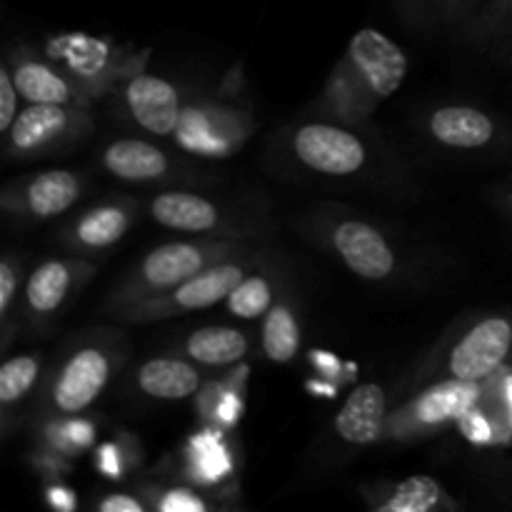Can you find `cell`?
Wrapping results in <instances>:
<instances>
[{
  "label": "cell",
  "instance_id": "1",
  "mask_svg": "<svg viewBox=\"0 0 512 512\" xmlns=\"http://www.w3.org/2000/svg\"><path fill=\"white\" fill-rule=\"evenodd\" d=\"M128 353V338L115 328L85 330L70 340L40 380L35 420L88 413L125 368Z\"/></svg>",
  "mask_w": 512,
  "mask_h": 512
},
{
  "label": "cell",
  "instance_id": "2",
  "mask_svg": "<svg viewBox=\"0 0 512 512\" xmlns=\"http://www.w3.org/2000/svg\"><path fill=\"white\" fill-rule=\"evenodd\" d=\"M255 245H260L258 238H203V235L195 240H173V243L158 245L118 280L100 313L115 318L143 300L178 288L180 283L198 275L208 265L255 248Z\"/></svg>",
  "mask_w": 512,
  "mask_h": 512
},
{
  "label": "cell",
  "instance_id": "3",
  "mask_svg": "<svg viewBox=\"0 0 512 512\" xmlns=\"http://www.w3.org/2000/svg\"><path fill=\"white\" fill-rule=\"evenodd\" d=\"M268 253L270 250H265L263 245H255V248L243 250V253L218 260V263L208 265V268L200 270L198 275L188 278L185 283H180L178 288L123 310V313L115 315V320L133 325L158 323V320L180 318V315L215 308V305L228 300V295L238 288L240 280L250 270L258 268L268 258Z\"/></svg>",
  "mask_w": 512,
  "mask_h": 512
},
{
  "label": "cell",
  "instance_id": "4",
  "mask_svg": "<svg viewBox=\"0 0 512 512\" xmlns=\"http://www.w3.org/2000/svg\"><path fill=\"white\" fill-rule=\"evenodd\" d=\"M93 133L88 105L28 103L5 133V158L38 160L65 155Z\"/></svg>",
  "mask_w": 512,
  "mask_h": 512
},
{
  "label": "cell",
  "instance_id": "5",
  "mask_svg": "<svg viewBox=\"0 0 512 512\" xmlns=\"http://www.w3.org/2000/svg\"><path fill=\"white\" fill-rule=\"evenodd\" d=\"M45 58L65 70L90 98L110 95V90L125 75L143 70L148 53H125L115 48L108 38H95L88 33H60L45 40Z\"/></svg>",
  "mask_w": 512,
  "mask_h": 512
},
{
  "label": "cell",
  "instance_id": "6",
  "mask_svg": "<svg viewBox=\"0 0 512 512\" xmlns=\"http://www.w3.org/2000/svg\"><path fill=\"white\" fill-rule=\"evenodd\" d=\"M253 128L248 110L213 98H190L185 100L173 140L183 153L220 160L238 153Z\"/></svg>",
  "mask_w": 512,
  "mask_h": 512
},
{
  "label": "cell",
  "instance_id": "7",
  "mask_svg": "<svg viewBox=\"0 0 512 512\" xmlns=\"http://www.w3.org/2000/svg\"><path fill=\"white\" fill-rule=\"evenodd\" d=\"M483 398V383L440 378L393 410L388 418V438L395 443L430 438L455 425L460 415Z\"/></svg>",
  "mask_w": 512,
  "mask_h": 512
},
{
  "label": "cell",
  "instance_id": "8",
  "mask_svg": "<svg viewBox=\"0 0 512 512\" xmlns=\"http://www.w3.org/2000/svg\"><path fill=\"white\" fill-rule=\"evenodd\" d=\"M290 158L323 178H355L370 163L365 140L343 123H303L288 138Z\"/></svg>",
  "mask_w": 512,
  "mask_h": 512
},
{
  "label": "cell",
  "instance_id": "9",
  "mask_svg": "<svg viewBox=\"0 0 512 512\" xmlns=\"http://www.w3.org/2000/svg\"><path fill=\"white\" fill-rule=\"evenodd\" d=\"M512 358V315L493 313L465 325L448 345L443 378L485 383L498 375Z\"/></svg>",
  "mask_w": 512,
  "mask_h": 512
},
{
  "label": "cell",
  "instance_id": "10",
  "mask_svg": "<svg viewBox=\"0 0 512 512\" xmlns=\"http://www.w3.org/2000/svg\"><path fill=\"white\" fill-rule=\"evenodd\" d=\"M148 215L160 228L203 238H260V228L240 223V213L190 190H163L148 203Z\"/></svg>",
  "mask_w": 512,
  "mask_h": 512
},
{
  "label": "cell",
  "instance_id": "11",
  "mask_svg": "<svg viewBox=\"0 0 512 512\" xmlns=\"http://www.w3.org/2000/svg\"><path fill=\"white\" fill-rule=\"evenodd\" d=\"M325 245L343 260L345 268L368 283H388L398 278L400 260L388 235L363 218H330L323 225Z\"/></svg>",
  "mask_w": 512,
  "mask_h": 512
},
{
  "label": "cell",
  "instance_id": "12",
  "mask_svg": "<svg viewBox=\"0 0 512 512\" xmlns=\"http://www.w3.org/2000/svg\"><path fill=\"white\" fill-rule=\"evenodd\" d=\"M355 80L365 98L378 108L383 100L398 93L408 75V55L398 43L375 28H363L350 38L348 50L338 60Z\"/></svg>",
  "mask_w": 512,
  "mask_h": 512
},
{
  "label": "cell",
  "instance_id": "13",
  "mask_svg": "<svg viewBox=\"0 0 512 512\" xmlns=\"http://www.w3.org/2000/svg\"><path fill=\"white\" fill-rule=\"evenodd\" d=\"M98 265L83 255L48 258L30 270L23 288V315L30 328H45L53 323L70 300L95 278Z\"/></svg>",
  "mask_w": 512,
  "mask_h": 512
},
{
  "label": "cell",
  "instance_id": "14",
  "mask_svg": "<svg viewBox=\"0 0 512 512\" xmlns=\"http://www.w3.org/2000/svg\"><path fill=\"white\" fill-rule=\"evenodd\" d=\"M110 98L123 118L155 138H173L185 105L183 95L170 80L145 70L125 75L110 90Z\"/></svg>",
  "mask_w": 512,
  "mask_h": 512
},
{
  "label": "cell",
  "instance_id": "15",
  "mask_svg": "<svg viewBox=\"0 0 512 512\" xmlns=\"http://www.w3.org/2000/svg\"><path fill=\"white\" fill-rule=\"evenodd\" d=\"M85 188H88V180L75 170H40V173L10 180L0 195V205L10 218L40 223V220L68 213L83 198Z\"/></svg>",
  "mask_w": 512,
  "mask_h": 512
},
{
  "label": "cell",
  "instance_id": "16",
  "mask_svg": "<svg viewBox=\"0 0 512 512\" xmlns=\"http://www.w3.org/2000/svg\"><path fill=\"white\" fill-rule=\"evenodd\" d=\"M138 213L140 203L135 198H128V195L108 198L75 215L60 230L58 240L73 255H83V258L105 255L130 233L133 223L138 220Z\"/></svg>",
  "mask_w": 512,
  "mask_h": 512
},
{
  "label": "cell",
  "instance_id": "17",
  "mask_svg": "<svg viewBox=\"0 0 512 512\" xmlns=\"http://www.w3.org/2000/svg\"><path fill=\"white\" fill-rule=\"evenodd\" d=\"M100 168L113 178L133 185L173 183L190 180L195 175L185 173V165L175 160L168 150L140 138H118L100 150Z\"/></svg>",
  "mask_w": 512,
  "mask_h": 512
},
{
  "label": "cell",
  "instance_id": "18",
  "mask_svg": "<svg viewBox=\"0 0 512 512\" xmlns=\"http://www.w3.org/2000/svg\"><path fill=\"white\" fill-rule=\"evenodd\" d=\"M5 63L10 65L20 98L25 103L38 105H90L93 98L65 73L60 65L45 58L43 53H33L30 48H18L8 55Z\"/></svg>",
  "mask_w": 512,
  "mask_h": 512
},
{
  "label": "cell",
  "instance_id": "19",
  "mask_svg": "<svg viewBox=\"0 0 512 512\" xmlns=\"http://www.w3.org/2000/svg\"><path fill=\"white\" fill-rule=\"evenodd\" d=\"M388 418V393L378 383H363L345 398L333 430L353 448H370L388 438Z\"/></svg>",
  "mask_w": 512,
  "mask_h": 512
},
{
  "label": "cell",
  "instance_id": "20",
  "mask_svg": "<svg viewBox=\"0 0 512 512\" xmlns=\"http://www.w3.org/2000/svg\"><path fill=\"white\" fill-rule=\"evenodd\" d=\"M235 453L228 443V430L203 425L185 440L183 478L195 488L220 490L235 478Z\"/></svg>",
  "mask_w": 512,
  "mask_h": 512
},
{
  "label": "cell",
  "instance_id": "21",
  "mask_svg": "<svg viewBox=\"0 0 512 512\" xmlns=\"http://www.w3.org/2000/svg\"><path fill=\"white\" fill-rule=\"evenodd\" d=\"M425 130L438 145L450 150H483L498 140V120L473 105H440L430 110Z\"/></svg>",
  "mask_w": 512,
  "mask_h": 512
},
{
  "label": "cell",
  "instance_id": "22",
  "mask_svg": "<svg viewBox=\"0 0 512 512\" xmlns=\"http://www.w3.org/2000/svg\"><path fill=\"white\" fill-rule=\"evenodd\" d=\"M133 385L150 400H185L195 398L203 388V373L198 363L185 355H158L140 363L133 373Z\"/></svg>",
  "mask_w": 512,
  "mask_h": 512
},
{
  "label": "cell",
  "instance_id": "23",
  "mask_svg": "<svg viewBox=\"0 0 512 512\" xmlns=\"http://www.w3.org/2000/svg\"><path fill=\"white\" fill-rule=\"evenodd\" d=\"M250 368L238 365L223 378H213L203 383L195 393V410L203 425H215L228 433L238 428L245 410V383H248Z\"/></svg>",
  "mask_w": 512,
  "mask_h": 512
},
{
  "label": "cell",
  "instance_id": "24",
  "mask_svg": "<svg viewBox=\"0 0 512 512\" xmlns=\"http://www.w3.org/2000/svg\"><path fill=\"white\" fill-rule=\"evenodd\" d=\"M365 500L378 512H433L455 508L445 495L443 485L430 475H413L400 483H378L363 490Z\"/></svg>",
  "mask_w": 512,
  "mask_h": 512
},
{
  "label": "cell",
  "instance_id": "25",
  "mask_svg": "<svg viewBox=\"0 0 512 512\" xmlns=\"http://www.w3.org/2000/svg\"><path fill=\"white\" fill-rule=\"evenodd\" d=\"M185 358L203 368H228L238 365L250 353V338L238 328H225V325H205L193 330L188 338L180 343Z\"/></svg>",
  "mask_w": 512,
  "mask_h": 512
},
{
  "label": "cell",
  "instance_id": "26",
  "mask_svg": "<svg viewBox=\"0 0 512 512\" xmlns=\"http://www.w3.org/2000/svg\"><path fill=\"white\" fill-rule=\"evenodd\" d=\"M300 340H303V328L293 300H275L273 308L263 315V330H260L263 355L270 363H290L298 355Z\"/></svg>",
  "mask_w": 512,
  "mask_h": 512
},
{
  "label": "cell",
  "instance_id": "27",
  "mask_svg": "<svg viewBox=\"0 0 512 512\" xmlns=\"http://www.w3.org/2000/svg\"><path fill=\"white\" fill-rule=\"evenodd\" d=\"M280 285V273H275V268L270 265V253L258 268L250 270L243 280L238 283V288L228 295L225 300V308L230 315L245 320L263 318L275 303V293H278Z\"/></svg>",
  "mask_w": 512,
  "mask_h": 512
},
{
  "label": "cell",
  "instance_id": "28",
  "mask_svg": "<svg viewBox=\"0 0 512 512\" xmlns=\"http://www.w3.org/2000/svg\"><path fill=\"white\" fill-rule=\"evenodd\" d=\"M43 380V355H13L0 365V410H3V433H10V418L15 408L38 388Z\"/></svg>",
  "mask_w": 512,
  "mask_h": 512
},
{
  "label": "cell",
  "instance_id": "29",
  "mask_svg": "<svg viewBox=\"0 0 512 512\" xmlns=\"http://www.w3.org/2000/svg\"><path fill=\"white\" fill-rule=\"evenodd\" d=\"M35 438L40 440L43 448L63 453L68 458H78V455L88 453L98 438V428L95 420L83 415H63V418H43L35 420Z\"/></svg>",
  "mask_w": 512,
  "mask_h": 512
},
{
  "label": "cell",
  "instance_id": "30",
  "mask_svg": "<svg viewBox=\"0 0 512 512\" xmlns=\"http://www.w3.org/2000/svg\"><path fill=\"white\" fill-rule=\"evenodd\" d=\"M140 458H143V455H140L138 440L130 433H125V430L123 435H118L115 440L100 443L93 453L95 470L108 480L128 478V473L140 463Z\"/></svg>",
  "mask_w": 512,
  "mask_h": 512
},
{
  "label": "cell",
  "instance_id": "31",
  "mask_svg": "<svg viewBox=\"0 0 512 512\" xmlns=\"http://www.w3.org/2000/svg\"><path fill=\"white\" fill-rule=\"evenodd\" d=\"M23 260L15 253H5L0 260V330H3V350L10 348L15 330V305L23 293Z\"/></svg>",
  "mask_w": 512,
  "mask_h": 512
},
{
  "label": "cell",
  "instance_id": "32",
  "mask_svg": "<svg viewBox=\"0 0 512 512\" xmlns=\"http://www.w3.org/2000/svg\"><path fill=\"white\" fill-rule=\"evenodd\" d=\"M455 428L460 430V435H463L468 443L480 445V448H490V445H508L512 440L508 430L503 428V423L495 418V413L483 403V400H478L473 408L465 410V413L460 415L458 423H455Z\"/></svg>",
  "mask_w": 512,
  "mask_h": 512
},
{
  "label": "cell",
  "instance_id": "33",
  "mask_svg": "<svg viewBox=\"0 0 512 512\" xmlns=\"http://www.w3.org/2000/svg\"><path fill=\"white\" fill-rule=\"evenodd\" d=\"M140 495L155 512H210L215 508L203 493L195 490V485H148L140 490Z\"/></svg>",
  "mask_w": 512,
  "mask_h": 512
},
{
  "label": "cell",
  "instance_id": "34",
  "mask_svg": "<svg viewBox=\"0 0 512 512\" xmlns=\"http://www.w3.org/2000/svg\"><path fill=\"white\" fill-rule=\"evenodd\" d=\"M483 400L512 438V368L505 365L498 375L483 383Z\"/></svg>",
  "mask_w": 512,
  "mask_h": 512
},
{
  "label": "cell",
  "instance_id": "35",
  "mask_svg": "<svg viewBox=\"0 0 512 512\" xmlns=\"http://www.w3.org/2000/svg\"><path fill=\"white\" fill-rule=\"evenodd\" d=\"M308 360H310V365H313L315 375L335 380L338 385L353 383L355 375H358V365L345 363V360H340L338 355L330 353V350H310Z\"/></svg>",
  "mask_w": 512,
  "mask_h": 512
},
{
  "label": "cell",
  "instance_id": "36",
  "mask_svg": "<svg viewBox=\"0 0 512 512\" xmlns=\"http://www.w3.org/2000/svg\"><path fill=\"white\" fill-rule=\"evenodd\" d=\"M20 113V90L15 85L10 65L3 63L0 68V133H8L13 128L15 118Z\"/></svg>",
  "mask_w": 512,
  "mask_h": 512
},
{
  "label": "cell",
  "instance_id": "37",
  "mask_svg": "<svg viewBox=\"0 0 512 512\" xmlns=\"http://www.w3.org/2000/svg\"><path fill=\"white\" fill-rule=\"evenodd\" d=\"M70 460L73 458H68L63 453H55L50 448H43V445L35 448L33 455H30V465L35 468V473L45 475V478H60V475L70 473V468H73Z\"/></svg>",
  "mask_w": 512,
  "mask_h": 512
},
{
  "label": "cell",
  "instance_id": "38",
  "mask_svg": "<svg viewBox=\"0 0 512 512\" xmlns=\"http://www.w3.org/2000/svg\"><path fill=\"white\" fill-rule=\"evenodd\" d=\"M95 510L98 512H145L150 508L148 503H145L143 495L110 493V495H103V498L95 503Z\"/></svg>",
  "mask_w": 512,
  "mask_h": 512
},
{
  "label": "cell",
  "instance_id": "39",
  "mask_svg": "<svg viewBox=\"0 0 512 512\" xmlns=\"http://www.w3.org/2000/svg\"><path fill=\"white\" fill-rule=\"evenodd\" d=\"M45 503L48 508H53L55 512H75L78 508V495H75L73 488L60 483H50L45 488Z\"/></svg>",
  "mask_w": 512,
  "mask_h": 512
},
{
  "label": "cell",
  "instance_id": "40",
  "mask_svg": "<svg viewBox=\"0 0 512 512\" xmlns=\"http://www.w3.org/2000/svg\"><path fill=\"white\" fill-rule=\"evenodd\" d=\"M340 388H343V385H338L335 380L320 378V375H315V380H305V390H308L310 395H315V398L333 400V398H338Z\"/></svg>",
  "mask_w": 512,
  "mask_h": 512
},
{
  "label": "cell",
  "instance_id": "41",
  "mask_svg": "<svg viewBox=\"0 0 512 512\" xmlns=\"http://www.w3.org/2000/svg\"><path fill=\"white\" fill-rule=\"evenodd\" d=\"M463 8H465V0H448V8H445V15H448L450 23H460L463 20Z\"/></svg>",
  "mask_w": 512,
  "mask_h": 512
},
{
  "label": "cell",
  "instance_id": "42",
  "mask_svg": "<svg viewBox=\"0 0 512 512\" xmlns=\"http://www.w3.org/2000/svg\"><path fill=\"white\" fill-rule=\"evenodd\" d=\"M503 205H505V210H508V213L512 215V188L505 190V193H503Z\"/></svg>",
  "mask_w": 512,
  "mask_h": 512
},
{
  "label": "cell",
  "instance_id": "43",
  "mask_svg": "<svg viewBox=\"0 0 512 512\" xmlns=\"http://www.w3.org/2000/svg\"><path fill=\"white\" fill-rule=\"evenodd\" d=\"M505 8H508V18L512 20V0H505Z\"/></svg>",
  "mask_w": 512,
  "mask_h": 512
}]
</instances>
